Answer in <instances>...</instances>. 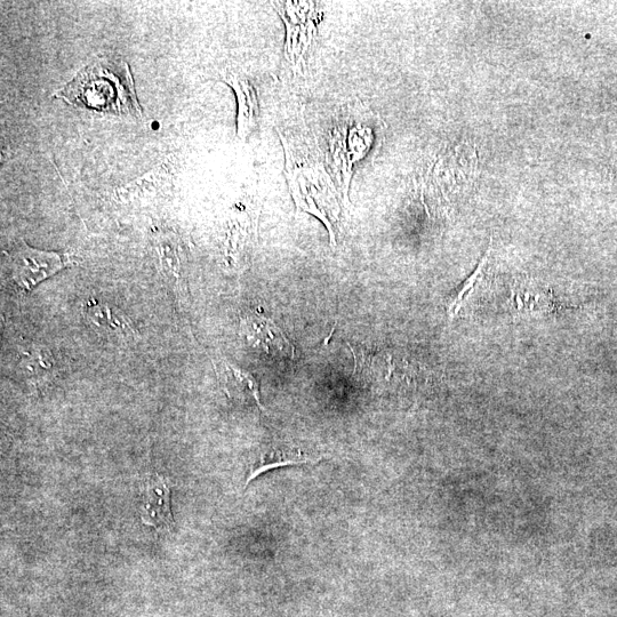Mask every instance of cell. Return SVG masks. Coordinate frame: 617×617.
I'll return each mask as SVG.
<instances>
[{
  "mask_svg": "<svg viewBox=\"0 0 617 617\" xmlns=\"http://www.w3.org/2000/svg\"><path fill=\"white\" fill-rule=\"evenodd\" d=\"M58 98L87 110L142 116L131 69L125 61L115 58L91 63L63 88Z\"/></svg>",
  "mask_w": 617,
  "mask_h": 617,
  "instance_id": "6da1fadb",
  "label": "cell"
},
{
  "mask_svg": "<svg viewBox=\"0 0 617 617\" xmlns=\"http://www.w3.org/2000/svg\"><path fill=\"white\" fill-rule=\"evenodd\" d=\"M283 144L286 154V178L296 206L325 224L334 245L341 206L330 174L322 163L311 159L302 160L292 147L287 143Z\"/></svg>",
  "mask_w": 617,
  "mask_h": 617,
  "instance_id": "7a4b0ae2",
  "label": "cell"
},
{
  "mask_svg": "<svg viewBox=\"0 0 617 617\" xmlns=\"http://www.w3.org/2000/svg\"><path fill=\"white\" fill-rule=\"evenodd\" d=\"M280 18L285 22V58L294 72L307 68L311 48L316 43L318 10L315 3H274Z\"/></svg>",
  "mask_w": 617,
  "mask_h": 617,
  "instance_id": "3957f363",
  "label": "cell"
},
{
  "mask_svg": "<svg viewBox=\"0 0 617 617\" xmlns=\"http://www.w3.org/2000/svg\"><path fill=\"white\" fill-rule=\"evenodd\" d=\"M8 255L14 282L24 292L31 291L74 262L68 254L40 251L24 242L16 245Z\"/></svg>",
  "mask_w": 617,
  "mask_h": 617,
  "instance_id": "277c9868",
  "label": "cell"
},
{
  "mask_svg": "<svg viewBox=\"0 0 617 617\" xmlns=\"http://www.w3.org/2000/svg\"><path fill=\"white\" fill-rule=\"evenodd\" d=\"M171 487L165 478L151 475L141 485L140 514L144 525L157 531H168L174 520L171 508Z\"/></svg>",
  "mask_w": 617,
  "mask_h": 617,
  "instance_id": "5b68a950",
  "label": "cell"
},
{
  "mask_svg": "<svg viewBox=\"0 0 617 617\" xmlns=\"http://www.w3.org/2000/svg\"><path fill=\"white\" fill-rule=\"evenodd\" d=\"M240 331L247 342L254 348L262 349L266 354H291L294 356V347L290 340L271 319L260 315H247L240 320Z\"/></svg>",
  "mask_w": 617,
  "mask_h": 617,
  "instance_id": "8992f818",
  "label": "cell"
},
{
  "mask_svg": "<svg viewBox=\"0 0 617 617\" xmlns=\"http://www.w3.org/2000/svg\"><path fill=\"white\" fill-rule=\"evenodd\" d=\"M492 267L491 250H488L485 258L479 263L474 274L466 280V283L463 284L458 295L455 296L450 304L448 314H450L451 318L458 316L462 310L468 309L471 302L472 310L482 302V298H484L492 283Z\"/></svg>",
  "mask_w": 617,
  "mask_h": 617,
  "instance_id": "52a82bcc",
  "label": "cell"
},
{
  "mask_svg": "<svg viewBox=\"0 0 617 617\" xmlns=\"http://www.w3.org/2000/svg\"><path fill=\"white\" fill-rule=\"evenodd\" d=\"M320 459L315 454L304 452L300 447L290 444L272 445L266 448L260 458L254 464L246 485L269 470L287 466H299V464L316 463Z\"/></svg>",
  "mask_w": 617,
  "mask_h": 617,
  "instance_id": "ba28073f",
  "label": "cell"
},
{
  "mask_svg": "<svg viewBox=\"0 0 617 617\" xmlns=\"http://www.w3.org/2000/svg\"><path fill=\"white\" fill-rule=\"evenodd\" d=\"M511 295L519 312H550L558 307L552 291L533 279L516 280Z\"/></svg>",
  "mask_w": 617,
  "mask_h": 617,
  "instance_id": "9c48e42d",
  "label": "cell"
},
{
  "mask_svg": "<svg viewBox=\"0 0 617 617\" xmlns=\"http://www.w3.org/2000/svg\"><path fill=\"white\" fill-rule=\"evenodd\" d=\"M218 374L222 387L230 398L254 400V403L264 410L259 383L252 374L228 362L220 364Z\"/></svg>",
  "mask_w": 617,
  "mask_h": 617,
  "instance_id": "30bf717a",
  "label": "cell"
},
{
  "mask_svg": "<svg viewBox=\"0 0 617 617\" xmlns=\"http://www.w3.org/2000/svg\"><path fill=\"white\" fill-rule=\"evenodd\" d=\"M229 84L238 96V134L246 138L258 123V99H256L254 88L246 80L231 77Z\"/></svg>",
  "mask_w": 617,
  "mask_h": 617,
  "instance_id": "8fae6325",
  "label": "cell"
},
{
  "mask_svg": "<svg viewBox=\"0 0 617 617\" xmlns=\"http://www.w3.org/2000/svg\"><path fill=\"white\" fill-rule=\"evenodd\" d=\"M85 311L91 322L103 328L104 331L123 334L130 330V325L123 312L108 304L90 301L86 304Z\"/></svg>",
  "mask_w": 617,
  "mask_h": 617,
  "instance_id": "7c38bea8",
  "label": "cell"
}]
</instances>
